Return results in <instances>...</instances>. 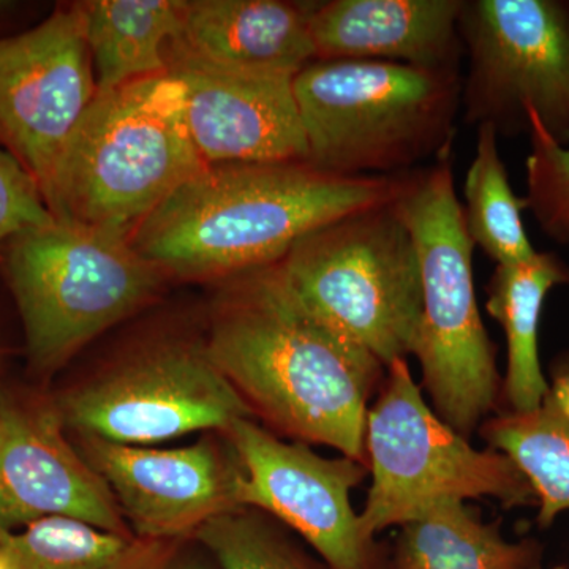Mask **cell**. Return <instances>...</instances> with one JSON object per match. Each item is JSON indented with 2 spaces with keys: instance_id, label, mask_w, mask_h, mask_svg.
Here are the masks:
<instances>
[{
  "instance_id": "6da1fadb",
  "label": "cell",
  "mask_w": 569,
  "mask_h": 569,
  "mask_svg": "<svg viewBox=\"0 0 569 569\" xmlns=\"http://www.w3.org/2000/svg\"><path fill=\"white\" fill-rule=\"evenodd\" d=\"M206 350L269 430L367 467V410L387 367L312 316L277 263L238 276Z\"/></svg>"
},
{
  "instance_id": "7a4b0ae2",
  "label": "cell",
  "mask_w": 569,
  "mask_h": 569,
  "mask_svg": "<svg viewBox=\"0 0 569 569\" xmlns=\"http://www.w3.org/2000/svg\"><path fill=\"white\" fill-rule=\"evenodd\" d=\"M406 174L348 178L309 162L208 164L153 209L130 242L160 271L244 274L279 263L340 217L391 203Z\"/></svg>"
},
{
  "instance_id": "3957f363",
  "label": "cell",
  "mask_w": 569,
  "mask_h": 569,
  "mask_svg": "<svg viewBox=\"0 0 569 569\" xmlns=\"http://www.w3.org/2000/svg\"><path fill=\"white\" fill-rule=\"evenodd\" d=\"M309 159L337 176H392L451 159L460 71L316 59L293 78Z\"/></svg>"
},
{
  "instance_id": "277c9868",
  "label": "cell",
  "mask_w": 569,
  "mask_h": 569,
  "mask_svg": "<svg viewBox=\"0 0 569 569\" xmlns=\"http://www.w3.org/2000/svg\"><path fill=\"white\" fill-rule=\"evenodd\" d=\"M421 268L422 309L413 356L430 407L471 438L503 410L497 346L482 323L473 279V250L456 193L451 160L406 174L395 201Z\"/></svg>"
},
{
  "instance_id": "5b68a950",
  "label": "cell",
  "mask_w": 569,
  "mask_h": 569,
  "mask_svg": "<svg viewBox=\"0 0 569 569\" xmlns=\"http://www.w3.org/2000/svg\"><path fill=\"white\" fill-rule=\"evenodd\" d=\"M181 82L170 73L97 92L63 153L47 204L58 220L122 236L201 173Z\"/></svg>"
},
{
  "instance_id": "8992f818",
  "label": "cell",
  "mask_w": 569,
  "mask_h": 569,
  "mask_svg": "<svg viewBox=\"0 0 569 569\" xmlns=\"http://www.w3.org/2000/svg\"><path fill=\"white\" fill-rule=\"evenodd\" d=\"M277 266L312 316L387 369L413 356L422 309L421 268L413 238L392 201L318 228Z\"/></svg>"
},
{
  "instance_id": "52a82bcc",
  "label": "cell",
  "mask_w": 569,
  "mask_h": 569,
  "mask_svg": "<svg viewBox=\"0 0 569 569\" xmlns=\"http://www.w3.org/2000/svg\"><path fill=\"white\" fill-rule=\"evenodd\" d=\"M0 264L40 372L58 369L138 309L162 272L127 236L58 219L9 239Z\"/></svg>"
},
{
  "instance_id": "ba28073f",
  "label": "cell",
  "mask_w": 569,
  "mask_h": 569,
  "mask_svg": "<svg viewBox=\"0 0 569 569\" xmlns=\"http://www.w3.org/2000/svg\"><path fill=\"white\" fill-rule=\"evenodd\" d=\"M370 482L359 523L369 538L418 519L443 501L493 498L507 509L537 507L522 471L496 449H479L430 407L407 359L387 369L367 410Z\"/></svg>"
},
{
  "instance_id": "9c48e42d",
  "label": "cell",
  "mask_w": 569,
  "mask_h": 569,
  "mask_svg": "<svg viewBox=\"0 0 569 569\" xmlns=\"http://www.w3.org/2000/svg\"><path fill=\"white\" fill-rule=\"evenodd\" d=\"M463 121L498 138L529 134V116L569 146V0H463Z\"/></svg>"
},
{
  "instance_id": "30bf717a",
  "label": "cell",
  "mask_w": 569,
  "mask_h": 569,
  "mask_svg": "<svg viewBox=\"0 0 569 569\" xmlns=\"http://www.w3.org/2000/svg\"><path fill=\"white\" fill-rule=\"evenodd\" d=\"M63 426L108 443H159L227 432L253 413L206 348L171 343L144 351L59 400Z\"/></svg>"
},
{
  "instance_id": "8fae6325",
  "label": "cell",
  "mask_w": 569,
  "mask_h": 569,
  "mask_svg": "<svg viewBox=\"0 0 569 569\" xmlns=\"http://www.w3.org/2000/svg\"><path fill=\"white\" fill-rule=\"evenodd\" d=\"M241 479L238 501L296 531L331 569H389V552L369 538L351 492L369 470L346 458H323L301 441H287L252 418L227 430Z\"/></svg>"
},
{
  "instance_id": "7c38bea8",
  "label": "cell",
  "mask_w": 569,
  "mask_h": 569,
  "mask_svg": "<svg viewBox=\"0 0 569 569\" xmlns=\"http://www.w3.org/2000/svg\"><path fill=\"white\" fill-rule=\"evenodd\" d=\"M82 3L56 7L0 40V148L39 183L44 201L69 142L97 96Z\"/></svg>"
},
{
  "instance_id": "4fadbf2b",
  "label": "cell",
  "mask_w": 569,
  "mask_h": 569,
  "mask_svg": "<svg viewBox=\"0 0 569 569\" xmlns=\"http://www.w3.org/2000/svg\"><path fill=\"white\" fill-rule=\"evenodd\" d=\"M84 459L111 490L138 537H183L222 512L241 508V467L211 440L146 449L82 438ZM233 451V449H231Z\"/></svg>"
},
{
  "instance_id": "5bb4252c",
  "label": "cell",
  "mask_w": 569,
  "mask_h": 569,
  "mask_svg": "<svg viewBox=\"0 0 569 569\" xmlns=\"http://www.w3.org/2000/svg\"><path fill=\"white\" fill-rule=\"evenodd\" d=\"M62 426L58 413L0 391V533L63 516L126 535L111 490Z\"/></svg>"
},
{
  "instance_id": "9a60e30c",
  "label": "cell",
  "mask_w": 569,
  "mask_h": 569,
  "mask_svg": "<svg viewBox=\"0 0 569 569\" xmlns=\"http://www.w3.org/2000/svg\"><path fill=\"white\" fill-rule=\"evenodd\" d=\"M167 61L168 73L182 84L187 126L206 163L307 162L293 78Z\"/></svg>"
},
{
  "instance_id": "2e32d148",
  "label": "cell",
  "mask_w": 569,
  "mask_h": 569,
  "mask_svg": "<svg viewBox=\"0 0 569 569\" xmlns=\"http://www.w3.org/2000/svg\"><path fill=\"white\" fill-rule=\"evenodd\" d=\"M462 3L463 0H331L313 3L309 24L316 58L460 71Z\"/></svg>"
},
{
  "instance_id": "e0dca14e",
  "label": "cell",
  "mask_w": 569,
  "mask_h": 569,
  "mask_svg": "<svg viewBox=\"0 0 569 569\" xmlns=\"http://www.w3.org/2000/svg\"><path fill=\"white\" fill-rule=\"evenodd\" d=\"M313 3L282 0H192L167 58L236 71L295 78L316 61L310 36Z\"/></svg>"
},
{
  "instance_id": "ac0fdd59",
  "label": "cell",
  "mask_w": 569,
  "mask_h": 569,
  "mask_svg": "<svg viewBox=\"0 0 569 569\" xmlns=\"http://www.w3.org/2000/svg\"><path fill=\"white\" fill-rule=\"evenodd\" d=\"M548 381L537 408L498 411L478 429L486 448L508 456L530 482L541 530L569 512V350L552 359Z\"/></svg>"
},
{
  "instance_id": "d6986e66",
  "label": "cell",
  "mask_w": 569,
  "mask_h": 569,
  "mask_svg": "<svg viewBox=\"0 0 569 569\" xmlns=\"http://www.w3.org/2000/svg\"><path fill=\"white\" fill-rule=\"evenodd\" d=\"M569 287V264L556 252H538L529 261L496 266L486 284V310L507 339L503 410H533L548 392L539 358V323L553 288Z\"/></svg>"
},
{
  "instance_id": "ffe728a7",
  "label": "cell",
  "mask_w": 569,
  "mask_h": 569,
  "mask_svg": "<svg viewBox=\"0 0 569 569\" xmlns=\"http://www.w3.org/2000/svg\"><path fill=\"white\" fill-rule=\"evenodd\" d=\"M389 569H535L542 548L535 539L509 541L500 520L486 522L467 501H443L397 527Z\"/></svg>"
},
{
  "instance_id": "44dd1931",
  "label": "cell",
  "mask_w": 569,
  "mask_h": 569,
  "mask_svg": "<svg viewBox=\"0 0 569 569\" xmlns=\"http://www.w3.org/2000/svg\"><path fill=\"white\" fill-rule=\"evenodd\" d=\"M176 0H96L82 3L97 92L168 73L167 51L182 28Z\"/></svg>"
},
{
  "instance_id": "7402d4cb",
  "label": "cell",
  "mask_w": 569,
  "mask_h": 569,
  "mask_svg": "<svg viewBox=\"0 0 569 569\" xmlns=\"http://www.w3.org/2000/svg\"><path fill=\"white\" fill-rule=\"evenodd\" d=\"M477 129V151L463 182L467 233L497 266L523 263L538 253L523 224L529 204L512 190L496 130L490 126Z\"/></svg>"
},
{
  "instance_id": "603a6c76",
  "label": "cell",
  "mask_w": 569,
  "mask_h": 569,
  "mask_svg": "<svg viewBox=\"0 0 569 569\" xmlns=\"http://www.w3.org/2000/svg\"><path fill=\"white\" fill-rule=\"evenodd\" d=\"M14 569H140L142 553L126 535L73 518H44L0 533Z\"/></svg>"
},
{
  "instance_id": "cb8c5ba5",
  "label": "cell",
  "mask_w": 569,
  "mask_h": 569,
  "mask_svg": "<svg viewBox=\"0 0 569 569\" xmlns=\"http://www.w3.org/2000/svg\"><path fill=\"white\" fill-rule=\"evenodd\" d=\"M194 535L222 569H331L306 556L271 516L257 509L222 512Z\"/></svg>"
},
{
  "instance_id": "d4e9b609",
  "label": "cell",
  "mask_w": 569,
  "mask_h": 569,
  "mask_svg": "<svg viewBox=\"0 0 569 569\" xmlns=\"http://www.w3.org/2000/svg\"><path fill=\"white\" fill-rule=\"evenodd\" d=\"M526 160L529 211L550 241L569 246V146H560L529 116Z\"/></svg>"
},
{
  "instance_id": "484cf974",
  "label": "cell",
  "mask_w": 569,
  "mask_h": 569,
  "mask_svg": "<svg viewBox=\"0 0 569 569\" xmlns=\"http://www.w3.org/2000/svg\"><path fill=\"white\" fill-rule=\"evenodd\" d=\"M54 222L33 176L0 148V247L22 231Z\"/></svg>"
},
{
  "instance_id": "4316f807",
  "label": "cell",
  "mask_w": 569,
  "mask_h": 569,
  "mask_svg": "<svg viewBox=\"0 0 569 569\" xmlns=\"http://www.w3.org/2000/svg\"><path fill=\"white\" fill-rule=\"evenodd\" d=\"M140 569H208L203 567L197 559L192 557H173L159 565H149V567H141Z\"/></svg>"
},
{
  "instance_id": "83f0119b",
  "label": "cell",
  "mask_w": 569,
  "mask_h": 569,
  "mask_svg": "<svg viewBox=\"0 0 569 569\" xmlns=\"http://www.w3.org/2000/svg\"><path fill=\"white\" fill-rule=\"evenodd\" d=\"M14 9H17V7H14L13 3L0 2V24L7 22V17H9L10 11ZM9 37L10 36H7V33L0 31V40L9 39Z\"/></svg>"
},
{
  "instance_id": "f1b7e54d",
  "label": "cell",
  "mask_w": 569,
  "mask_h": 569,
  "mask_svg": "<svg viewBox=\"0 0 569 569\" xmlns=\"http://www.w3.org/2000/svg\"><path fill=\"white\" fill-rule=\"evenodd\" d=\"M0 569H14L9 556H7L6 550L2 548H0Z\"/></svg>"
},
{
  "instance_id": "f546056e",
  "label": "cell",
  "mask_w": 569,
  "mask_h": 569,
  "mask_svg": "<svg viewBox=\"0 0 569 569\" xmlns=\"http://www.w3.org/2000/svg\"><path fill=\"white\" fill-rule=\"evenodd\" d=\"M535 569H545L542 567H538V568H535ZM550 569H569L568 567H553V568H550Z\"/></svg>"
}]
</instances>
